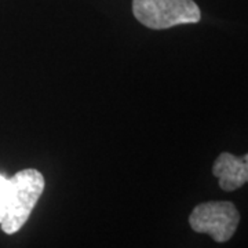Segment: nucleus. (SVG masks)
Here are the masks:
<instances>
[{
    "instance_id": "5",
    "label": "nucleus",
    "mask_w": 248,
    "mask_h": 248,
    "mask_svg": "<svg viewBox=\"0 0 248 248\" xmlns=\"http://www.w3.org/2000/svg\"><path fill=\"white\" fill-rule=\"evenodd\" d=\"M7 178L3 177V175H0V196H1V193H3V190H4V187H6V185H7Z\"/></svg>"
},
{
    "instance_id": "4",
    "label": "nucleus",
    "mask_w": 248,
    "mask_h": 248,
    "mask_svg": "<svg viewBox=\"0 0 248 248\" xmlns=\"http://www.w3.org/2000/svg\"><path fill=\"white\" fill-rule=\"evenodd\" d=\"M213 174L223 190L233 192L248 182V153L237 157L232 153L223 152L218 156L213 166Z\"/></svg>"
},
{
    "instance_id": "3",
    "label": "nucleus",
    "mask_w": 248,
    "mask_h": 248,
    "mask_svg": "<svg viewBox=\"0 0 248 248\" xmlns=\"http://www.w3.org/2000/svg\"><path fill=\"white\" fill-rule=\"evenodd\" d=\"M240 222V214L231 202H207L196 205L189 225L196 233H207L217 243L232 239Z\"/></svg>"
},
{
    "instance_id": "1",
    "label": "nucleus",
    "mask_w": 248,
    "mask_h": 248,
    "mask_svg": "<svg viewBox=\"0 0 248 248\" xmlns=\"http://www.w3.org/2000/svg\"><path fill=\"white\" fill-rule=\"evenodd\" d=\"M45 190V177L35 169L18 171L7 181L0 196V226L6 234H14L31 217Z\"/></svg>"
},
{
    "instance_id": "2",
    "label": "nucleus",
    "mask_w": 248,
    "mask_h": 248,
    "mask_svg": "<svg viewBox=\"0 0 248 248\" xmlns=\"http://www.w3.org/2000/svg\"><path fill=\"white\" fill-rule=\"evenodd\" d=\"M134 17L151 29L197 24L202 11L193 0H133Z\"/></svg>"
}]
</instances>
